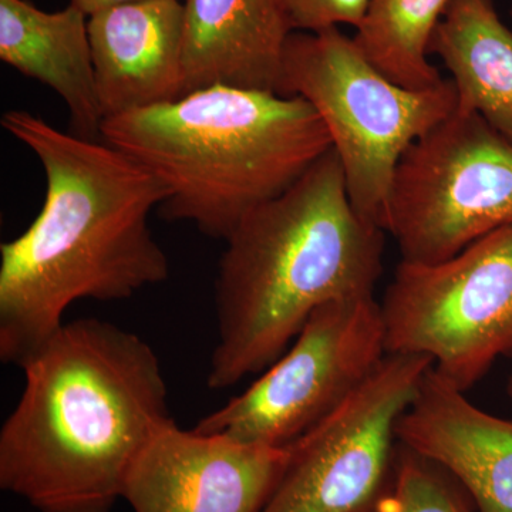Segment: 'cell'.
<instances>
[{"instance_id":"cell-1","label":"cell","mask_w":512,"mask_h":512,"mask_svg":"<svg viewBox=\"0 0 512 512\" xmlns=\"http://www.w3.org/2000/svg\"><path fill=\"white\" fill-rule=\"evenodd\" d=\"M2 127L42 164V210L0 245V359L22 367L64 325L72 303L124 301L170 276L148 218L168 188L107 143L57 130L29 111Z\"/></svg>"},{"instance_id":"cell-2","label":"cell","mask_w":512,"mask_h":512,"mask_svg":"<svg viewBox=\"0 0 512 512\" xmlns=\"http://www.w3.org/2000/svg\"><path fill=\"white\" fill-rule=\"evenodd\" d=\"M20 369L0 488L37 512H113L137 457L174 420L157 353L131 330L80 318Z\"/></svg>"},{"instance_id":"cell-3","label":"cell","mask_w":512,"mask_h":512,"mask_svg":"<svg viewBox=\"0 0 512 512\" xmlns=\"http://www.w3.org/2000/svg\"><path fill=\"white\" fill-rule=\"evenodd\" d=\"M384 234L357 214L333 148L245 215L218 265L208 387L229 389L264 372L320 306L375 296Z\"/></svg>"},{"instance_id":"cell-4","label":"cell","mask_w":512,"mask_h":512,"mask_svg":"<svg viewBox=\"0 0 512 512\" xmlns=\"http://www.w3.org/2000/svg\"><path fill=\"white\" fill-rule=\"evenodd\" d=\"M101 138L168 188L164 220L191 222L222 241L332 148L328 128L302 97L231 86L111 117Z\"/></svg>"},{"instance_id":"cell-5","label":"cell","mask_w":512,"mask_h":512,"mask_svg":"<svg viewBox=\"0 0 512 512\" xmlns=\"http://www.w3.org/2000/svg\"><path fill=\"white\" fill-rule=\"evenodd\" d=\"M278 94L302 97L319 114L342 164L350 202L383 231L403 154L457 109L451 80L406 89L373 66L339 28L291 33Z\"/></svg>"},{"instance_id":"cell-6","label":"cell","mask_w":512,"mask_h":512,"mask_svg":"<svg viewBox=\"0 0 512 512\" xmlns=\"http://www.w3.org/2000/svg\"><path fill=\"white\" fill-rule=\"evenodd\" d=\"M380 311L387 353L429 356L467 392L512 355V225L444 261L400 262Z\"/></svg>"},{"instance_id":"cell-7","label":"cell","mask_w":512,"mask_h":512,"mask_svg":"<svg viewBox=\"0 0 512 512\" xmlns=\"http://www.w3.org/2000/svg\"><path fill=\"white\" fill-rule=\"evenodd\" d=\"M512 225V141L457 110L403 154L384 232L402 261L433 264Z\"/></svg>"},{"instance_id":"cell-8","label":"cell","mask_w":512,"mask_h":512,"mask_svg":"<svg viewBox=\"0 0 512 512\" xmlns=\"http://www.w3.org/2000/svg\"><path fill=\"white\" fill-rule=\"evenodd\" d=\"M386 355L375 296L326 303L284 355L194 429L242 443L289 446L342 406Z\"/></svg>"},{"instance_id":"cell-9","label":"cell","mask_w":512,"mask_h":512,"mask_svg":"<svg viewBox=\"0 0 512 512\" xmlns=\"http://www.w3.org/2000/svg\"><path fill=\"white\" fill-rule=\"evenodd\" d=\"M431 366L429 356L387 353L342 406L289 444L261 512L366 511L389 481L397 421Z\"/></svg>"},{"instance_id":"cell-10","label":"cell","mask_w":512,"mask_h":512,"mask_svg":"<svg viewBox=\"0 0 512 512\" xmlns=\"http://www.w3.org/2000/svg\"><path fill=\"white\" fill-rule=\"evenodd\" d=\"M288 457L289 446L184 430L173 420L137 457L123 500L134 512H261Z\"/></svg>"},{"instance_id":"cell-11","label":"cell","mask_w":512,"mask_h":512,"mask_svg":"<svg viewBox=\"0 0 512 512\" xmlns=\"http://www.w3.org/2000/svg\"><path fill=\"white\" fill-rule=\"evenodd\" d=\"M396 439L456 478L477 512H512V421L474 406L433 366L397 421Z\"/></svg>"},{"instance_id":"cell-12","label":"cell","mask_w":512,"mask_h":512,"mask_svg":"<svg viewBox=\"0 0 512 512\" xmlns=\"http://www.w3.org/2000/svg\"><path fill=\"white\" fill-rule=\"evenodd\" d=\"M183 0H144L89 16L104 120L184 96Z\"/></svg>"},{"instance_id":"cell-13","label":"cell","mask_w":512,"mask_h":512,"mask_svg":"<svg viewBox=\"0 0 512 512\" xmlns=\"http://www.w3.org/2000/svg\"><path fill=\"white\" fill-rule=\"evenodd\" d=\"M184 96L211 86L278 94L293 32L284 0H184Z\"/></svg>"},{"instance_id":"cell-14","label":"cell","mask_w":512,"mask_h":512,"mask_svg":"<svg viewBox=\"0 0 512 512\" xmlns=\"http://www.w3.org/2000/svg\"><path fill=\"white\" fill-rule=\"evenodd\" d=\"M0 60L55 90L77 136L101 137L104 117L97 97L89 16L70 3L45 12L29 0H0Z\"/></svg>"},{"instance_id":"cell-15","label":"cell","mask_w":512,"mask_h":512,"mask_svg":"<svg viewBox=\"0 0 512 512\" xmlns=\"http://www.w3.org/2000/svg\"><path fill=\"white\" fill-rule=\"evenodd\" d=\"M429 53L453 77L457 110L480 114L512 141V32L493 0H451Z\"/></svg>"},{"instance_id":"cell-16","label":"cell","mask_w":512,"mask_h":512,"mask_svg":"<svg viewBox=\"0 0 512 512\" xmlns=\"http://www.w3.org/2000/svg\"><path fill=\"white\" fill-rule=\"evenodd\" d=\"M451 0H370L353 42L373 66L406 89L443 82L429 45Z\"/></svg>"},{"instance_id":"cell-17","label":"cell","mask_w":512,"mask_h":512,"mask_svg":"<svg viewBox=\"0 0 512 512\" xmlns=\"http://www.w3.org/2000/svg\"><path fill=\"white\" fill-rule=\"evenodd\" d=\"M363 512H477L473 498L448 471L397 441L383 493Z\"/></svg>"},{"instance_id":"cell-18","label":"cell","mask_w":512,"mask_h":512,"mask_svg":"<svg viewBox=\"0 0 512 512\" xmlns=\"http://www.w3.org/2000/svg\"><path fill=\"white\" fill-rule=\"evenodd\" d=\"M293 32H319L339 25L359 26L370 0H284Z\"/></svg>"},{"instance_id":"cell-19","label":"cell","mask_w":512,"mask_h":512,"mask_svg":"<svg viewBox=\"0 0 512 512\" xmlns=\"http://www.w3.org/2000/svg\"><path fill=\"white\" fill-rule=\"evenodd\" d=\"M133 2H144V0H72L70 3L82 9L87 16H90L93 15V13L99 12L101 9Z\"/></svg>"},{"instance_id":"cell-20","label":"cell","mask_w":512,"mask_h":512,"mask_svg":"<svg viewBox=\"0 0 512 512\" xmlns=\"http://www.w3.org/2000/svg\"><path fill=\"white\" fill-rule=\"evenodd\" d=\"M507 394H508V396H510V397H511V399H512V372H511L510 377H508V382H507Z\"/></svg>"},{"instance_id":"cell-21","label":"cell","mask_w":512,"mask_h":512,"mask_svg":"<svg viewBox=\"0 0 512 512\" xmlns=\"http://www.w3.org/2000/svg\"><path fill=\"white\" fill-rule=\"evenodd\" d=\"M511 16H512V5H511Z\"/></svg>"}]
</instances>
